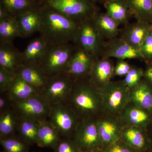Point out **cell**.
<instances>
[{
	"label": "cell",
	"mask_w": 152,
	"mask_h": 152,
	"mask_svg": "<svg viewBox=\"0 0 152 152\" xmlns=\"http://www.w3.org/2000/svg\"><path fill=\"white\" fill-rule=\"evenodd\" d=\"M105 42L93 19H85L80 22L74 45L86 51L97 59L101 58Z\"/></svg>",
	"instance_id": "obj_6"
},
{
	"label": "cell",
	"mask_w": 152,
	"mask_h": 152,
	"mask_svg": "<svg viewBox=\"0 0 152 152\" xmlns=\"http://www.w3.org/2000/svg\"><path fill=\"white\" fill-rule=\"evenodd\" d=\"M53 152H82L73 139L64 138L60 140L53 149Z\"/></svg>",
	"instance_id": "obj_34"
},
{
	"label": "cell",
	"mask_w": 152,
	"mask_h": 152,
	"mask_svg": "<svg viewBox=\"0 0 152 152\" xmlns=\"http://www.w3.org/2000/svg\"><path fill=\"white\" fill-rule=\"evenodd\" d=\"M12 110H8L3 112L0 117V134L1 137L12 136L14 133L18 121Z\"/></svg>",
	"instance_id": "obj_31"
},
{
	"label": "cell",
	"mask_w": 152,
	"mask_h": 152,
	"mask_svg": "<svg viewBox=\"0 0 152 152\" xmlns=\"http://www.w3.org/2000/svg\"><path fill=\"white\" fill-rule=\"evenodd\" d=\"M42 5L79 22L93 19L99 12L96 4L92 0H44Z\"/></svg>",
	"instance_id": "obj_4"
},
{
	"label": "cell",
	"mask_w": 152,
	"mask_h": 152,
	"mask_svg": "<svg viewBox=\"0 0 152 152\" xmlns=\"http://www.w3.org/2000/svg\"><path fill=\"white\" fill-rule=\"evenodd\" d=\"M12 17L14 16L2 6L0 5V22Z\"/></svg>",
	"instance_id": "obj_40"
},
{
	"label": "cell",
	"mask_w": 152,
	"mask_h": 152,
	"mask_svg": "<svg viewBox=\"0 0 152 152\" xmlns=\"http://www.w3.org/2000/svg\"><path fill=\"white\" fill-rule=\"evenodd\" d=\"M40 7L17 17L20 37H28L39 32L42 23Z\"/></svg>",
	"instance_id": "obj_18"
},
{
	"label": "cell",
	"mask_w": 152,
	"mask_h": 152,
	"mask_svg": "<svg viewBox=\"0 0 152 152\" xmlns=\"http://www.w3.org/2000/svg\"><path fill=\"white\" fill-rule=\"evenodd\" d=\"M106 13L124 26L129 23L133 17L126 0H109L104 4Z\"/></svg>",
	"instance_id": "obj_25"
},
{
	"label": "cell",
	"mask_w": 152,
	"mask_h": 152,
	"mask_svg": "<svg viewBox=\"0 0 152 152\" xmlns=\"http://www.w3.org/2000/svg\"><path fill=\"white\" fill-rule=\"evenodd\" d=\"M48 45L46 40L41 36L33 39L22 53L23 64L39 65Z\"/></svg>",
	"instance_id": "obj_21"
},
{
	"label": "cell",
	"mask_w": 152,
	"mask_h": 152,
	"mask_svg": "<svg viewBox=\"0 0 152 152\" xmlns=\"http://www.w3.org/2000/svg\"><path fill=\"white\" fill-rule=\"evenodd\" d=\"M75 46L65 72L75 80L88 78L96 60L86 51Z\"/></svg>",
	"instance_id": "obj_12"
},
{
	"label": "cell",
	"mask_w": 152,
	"mask_h": 152,
	"mask_svg": "<svg viewBox=\"0 0 152 152\" xmlns=\"http://www.w3.org/2000/svg\"><path fill=\"white\" fill-rule=\"evenodd\" d=\"M42 23L39 32L49 45L73 44L78 31L80 22L66 16L42 5Z\"/></svg>",
	"instance_id": "obj_1"
},
{
	"label": "cell",
	"mask_w": 152,
	"mask_h": 152,
	"mask_svg": "<svg viewBox=\"0 0 152 152\" xmlns=\"http://www.w3.org/2000/svg\"><path fill=\"white\" fill-rule=\"evenodd\" d=\"M0 5L15 18L42 5L35 0H0Z\"/></svg>",
	"instance_id": "obj_28"
},
{
	"label": "cell",
	"mask_w": 152,
	"mask_h": 152,
	"mask_svg": "<svg viewBox=\"0 0 152 152\" xmlns=\"http://www.w3.org/2000/svg\"><path fill=\"white\" fill-rule=\"evenodd\" d=\"M148 152H152V151H149Z\"/></svg>",
	"instance_id": "obj_47"
},
{
	"label": "cell",
	"mask_w": 152,
	"mask_h": 152,
	"mask_svg": "<svg viewBox=\"0 0 152 152\" xmlns=\"http://www.w3.org/2000/svg\"><path fill=\"white\" fill-rule=\"evenodd\" d=\"M75 45L73 43L49 45L39 64L47 77L65 72Z\"/></svg>",
	"instance_id": "obj_3"
},
{
	"label": "cell",
	"mask_w": 152,
	"mask_h": 152,
	"mask_svg": "<svg viewBox=\"0 0 152 152\" xmlns=\"http://www.w3.org/2000/svg\"><path fill=\"white\" fill-rule=\"evenodd\" d=\"M35 1H37L38 3L40 4H42V3L43 1L44 0H35Z\"/></svg>",
	"instance_id": "obj_46"
},
{
	"label": "cell",
	"mask_w": 152,
	"mask_h": 152,
	"mask_svg": "<svg viewBox=\"0 0 152 152\" xmlns=\"http://www.w3.org/2000/svg\"><path fill=\"white\" fill-rule=\"evenodd\" d=\"M20 37L16 18L12 17L0 22V43H12Z\"/></svg>",
	"instance_id": "obj_30"
},
{
	"label": "cell",
	"mask_w": 152,
	"mask_h": 152,
	"mask_svg": "<svg viewBox=\"0 0 152 152\" xmlns=\"http://www.w3.org/2000/svg\"><path fill=\"white\" fill-rule=\"evenodd\" d=\"M129 103L152 113V86L143 78L135 88L130 90Z\"/></svg>",
	"instance_id": "obj_19"
},
{
	"label": "cell",
	"mask_w": 152,
	"mask_h": 152,
	"mask_svg": "<svg viewBox=\"0 0 152 152\" xmlns=\"http://www.w3.org/2000/svg\"><path fill=\"white\" fill-rule=\"evenodd\" d=\"M119 116L124 127H138L147 131L152 124V113L130 103Z\"/></svg>",
	"instance_id": "obj_15"
},
{
	"label": "cell",
	"mask_w": 152,
	"mask_h": 152,
	"mask_svg": "<svg viewBox=\"0 0 152 152\" xmlns=\"http://www.w3.org/2000/svg\"><path fill=\"white\" fill-rule=\"evenodd\" d=\"M7 105V101L3 97H1L0 98V110L1 111H3Z\"/></svg>",
	"instance_id": "obj_42"
},
{
	"label": "cell",
	"mask_w": 152,
	"mask_h": 152,
	"mask_svg": "<svg viewBox=\"0 0 152 152\" xmlns=\"http://www.w3.org/2000/svg\"><path fill=\"white\" fill-rule=\"evenodd\" d=\"M101 57L143 61L140 50L133 48L119 37L106 41Z\"/></svg>",
	"instance_id": "obj_13"
},
{
	"label": "cell",
	"mask_w": 152,
	"mask_h": 152,
	"mask_svg": "<svg viewBox=\"0 0 152 152\" xmlns=\"http://www.w3.org/2000/svg\"><path fill=\"white\" fill-rule=\"evenodd\" d=\"M92 1L95 3H96V4L99 3V4H104L106 2L109 1V0H92Z\"/></svg>",
	"instance_id": "obj_43"
},
{
	"label": "cell",
	"mask_w": 152,
	"mask_h": 152,
	"mask_svg": "<svg viewBox=\"0 0 152 152\" xmlns=\"http://www.w3.org/2000/svg\"><path fill=\"white\" fill-rule=\"evenodd\" d=\"M144 69L142 68L132 66V69L124 77L123 81L130 90L138 86L143 78Z\"/></svg>",
	"instance_id": "obj_33"
},
{
	"label": "cell",
	"mask_w": 152,
	"mask_h": 152,
	"mask_svg": "<svg viewBox=\"0 0 152 152\" xmlns=\"http://www.w3.org/2000/svg\"><path fill=\"white\" fill-rule=\"evenodd\" d=\"M7 92L9 99L13 103L40 94L38 90L28 83L17 74Z\"/></svg>",
	"instance_id": "obj_22"
},
{
	"label": "cell",
	"mask_w": 152,
	"mask_h": 152,
	"mask_svg": "<svg viewBox=\"0 0 152 152\" xmlns=\"http://www.w3.org/2000/svg\"><path fill=\"white\" fill-rule=\"evenodd\" d=\"M48 118L61 136L72 139L81 120L68 102L50 106Z\"/></svg>",
	"instance_id": "obj_5"
},
{
	"label": "cell",
	"mask_w": 152,
	"mask_h": 152,
	"mask_svg": "<svg viewBox=\"0 0 152 152\" xmlns=\"http://www.w3.org/2000/svg\"><path fill=\"white\" fill-rule=\"evenodd\" d=\"M151 24L137 21L129 23L120 29V38L133 48L140 50L142 44L149 34Z\"/></svg>",
	"instance_id": "obj_16"
},
{
	"label": "cell",
	"mask_w": 152,
	"mask_h": 152,
	"mask_svg": "<svg viewBox=\"0 0 152 152\" xmlns=\"http://www.w3.org/2000/svg\"><path fill=\"white\" fill-rule=\"evenodd\" d=\"M143 79L152 86V64L146 65L144 69Z\"/></svg>",
	"instance_id": "obj_39"
},
{
	"label": "cell",
	"mask_w": 152,
	"mask_h": 152,
	"mask_svg": "<svg viewBox=\"0 0 152 152\" xmlns=\"http://www.w3.org/2000/svg\"><path fill=\"white\" fill-rule=\"evenodd\" d=\"M96 122L100 149L121 138L124 126L119 116L104 113L96 119Z\"/></svg>",
	"instance_id": "obj_9"
},
{
	"label": "cell",
	"mask_w": 152,
	"mask_h": 152,
	"mask_svg": "<svg viewBox=\"0 0 152 152\" xmlns=\"http://www.w3.org/2000/svg\"><path fill=\"white\" fill-rule=\"evenodd\" d=\"M59 131L49 121L40 122L38 130L37 145L42 148L54 149L60 141Z\"/></svg>",
	"instance_id": "obj_26"
},
{
	"label": "cell",
	"mask_w": 152,
	"mask_h": 152,
	"mask_svg": "<svg viewBox=\"0 0 152 152\" xmlns=\"http://www.w3.org/2000/svg\"><path fill=\"white\" fill-rule=\"evenodd\" d=\"M133 17L137 21L152 24V0H126Z\"/></svg>",
	"instance_id": "obj_27"
},
{
	"label": "cell",
	"mask_w": 152,
	"mask_h": 152,
	"mask_svg": "<svg viewBox=\"0 0 152 152\" xmlns=\"http://www.w3.org/2000/svg\"><path fill=\"white\" fill-rule=\"evenodd\" d=\"M72 139L82 151L100 149L96 119L81 120Z\"/></svg>",
	"instance_id": "obj_11"
},
{
	"label": "cell",
	"mask_w": 152,
	"mask_h": 152,
	"mask_svg": "<svg viewBox=\"0 0 152 152\" xmlns=\"http://www.w3.org/2000/svg\"><path fill=\"white\" fill-rule=\"evenodd\" d=\"M94 23L99 32L105 40L118 37L119 23L106 13L99 12L93 18Z\"/></svg>",
	"instance_id": "obj_24"
},
{
	"label": "cell",
	"mask_w": 152,
	"mask_h": 152,
	"mask_svg": "<svg viewBox=\"0 0 152 152\" xmlns=\"http://www.w3.org/2000/svg\"><path fill=\"white\" fill-rule=\"evenodd\" d=\"M18 126L21 138L30 145L37 144L40 122L27 118L19 117Z\"/></svg>",
	"instance_id": "obj_29"
},
{
	"label": "cell",
	"mask_w": 152,
	"mask_h": 152,
	"mask_svg": "<svg viewBox=\"0 0 152 152\" xmlns=\"http://www.w3.org/2000/svg\"><path fill=\"white\" fill-rule=\"evenodd\" d=\"M140 52L146 65L152 64V36L149 34L142 44Z\"/></svg>",
	"instance_id": "obj_36"
},
{
	"label": "cell",
	"mask_w": 152,
	"mask_h": 152,
	"mask_svg": "<svg viewBox=\"0 0 152 152\" xmlns=\"http://www.w3.org/2000/svg\"><path fill=\"white\" fill-rule=\"evenodd\" d=\"M101 150L102 152H140L128 145L121 139L105 148Z\"/></svg>",
	"instance_id": "obj_37"
},
{
	"label": "cell",
	"mask_w": 152,
	"mask_h": 152,
	"mask_svg": "<svg viewBox=\"0 0 152 152\" xmlns=\"http://www.w3.org/2000/svg\"><path fill=\"white\" fill-rule=\"evenodd\" d=\"M16 74L0 66V91H7Z\"/></svg>",
	"instance_id": "obj_35"
},
{
	"label": "cell",
	"mask_w": 152,
	"mask_h": 152,
	"mask_svg": "<svg viewBox=\"0 0 152 152\" xmlns=\"http://www.w3.org/2000/svg\"><path fill=\"white\" fill-rule=\"evenodd\" d=\"M132 67V66L125 60L118 59L114 66V77H125Z\"/></svg>",
	"instance_id": "obj_38"
},
{
	"label": "cell",
	"mask_w": 152,
	"mask_h": 152,
	"mask_svg": "<svg viewBox=\"0 0 152 152\" xmlns=\"http://www.w3.org/2000/svg\"><path fill=\"white\" fill-rule=\"evenodd\" d=\"M100 90L104 113L119 116L123 109L129 103L130 89L123 80L111 81Z\"/></svg>",
	"instance_id": "obj_7"
},
{
	"label": "cell",
	"mask_w": 152,
	"mask_h": 152,
	"mask_svg": "<svg viewBox=\"0 0 152 152\" xmlns=\"http://www.w3.org/2000/svg\"><path fill=\"white\" fill-rule=\"evenodd\" d=\"M82 152H102L100 149H93L91 150H88V151H83Z\"/></svg>",
	"instance_id": "obj_44"
},
{
	"label": "cell",
	"mask_w": 152,
	"mask_h": 152,
	"mask_svg": "<svg viewBox=\"0 0 152 152\" xmlns=\"http://www.w3.org/2000/svg\"><path fill=\"white\" fill-rule=\"evenodd\" d=\"M74 82L65 73L48 77L40 96L50 106L67 102Z\"/></svg>",
	"instance_id": "obj_8"
},
{
	"label": "cell",
	"mask_w": 152,
	"mask_h": 152,
	"mask_svg": "<svg viewBox=\"0 0 152 152\" xmlns=\"http://www.w3.org/2000/svg\"><path fill=\"white\" fill-rule=\"evenodd\" d=\"M16 113L18 117L27 118L42 122L49 118L50 106L39 95L32 96L14 103Z\"/></svg>",
	"instance_id": "obj_10"
},
{
	"label": "cell",
	"mask_w": 152,
	"mask_h": 152,
	"mask_svg": "<svg viewBox=\"0 0 152 152\" xmlns=\"http://www.w3.org/2000/svg\"><path fill=\"white\" fill-rule=\"evenodd\" d=\"M67 102L81 120L96 119L104 113L101 90L88 77L75 80Z\"/></svg>",
	"instance_id": "obj_2"
},
{
	"label": "cell",
	"mask_w": 152,
	"mask_h": 152,
	"mask_svg": "<svg viewBox=\"0 0 152 152\" xmlns=\"http://www.w3.org/2000/svg\"><path fill=\"white\" fill-rule=\"evenodd\" d=\"M16 73L40 93L48 79V77L37 65L22 64L18 67Z\"/></svg>",
	"instance_id": "obj_20"
},
{
	"label": "cell",
	"mask_w": 152,
	"mask_h": 152,
	"mask_svg": "<svg viewBox=\"0 0 152 152\" xmlns=\"http://www.w3.org/2000/svg\"><path fill=\"white\" fill-rule=\"evenodd\" d=\"M149 34L152 36V24H151V27H150Z\"/></svg>",
	"instance_id": "obj_45"
},
{
	"label": "cell",
	"mask_w": 152,
	"mask_h": 152,
	"mask_svg": "<svg viewBox=\"0 0 152 152\" xmlns=\"http://www.w3.org/2000/svg\"><path fill=\"white\" fill-rule=\"evenodd\" d=\"M115 64L110 58L101 57L95 60L88 79L101 89L111 81L114 77Z\"/></svg>",
	"instance_id": "obj_14"
},
{
	"label": "cell",
	"mask_w": 152,
	"mask_h": 152,
	"mask_svg": "<svg viewBox=\"0 0 152 152\" xmlns=\"http://www.w3.org/2000/svg\"><path fill=\"white\" fill-rule=\"evenodd\" d=\"M147 133L149 139L151 150L152 151V124L147 130Z\"/></svg>",
	"instance_id": "obj_41"
},
{
	"label": "cell",
	"mask_w": 152,
	"mask_h": 152,
	"mask_svg": "<svg viewBox=\"0 0 152 152\" xmlns=\"http://www.w3.org/2000/svg\"><path fill=\"white\" fill-rule=\"evenodd\" d=\"M22 64V53L14 46L12 43H0L1 66L16 73Z\"/></svg>",
	"instance_id": "obj_23"
},
{
	"label": "cell",
	"mask_w": 152,
	"mask_h": 152,
	"mask_svg": "<svg viewBox=\"0 0 152 152\" xmlns=\"http://www.w3.org/2000/svg\"><path fill=\"white\" fill-rule=\"evenodd\" d=\"M0 142L4 152H29L30 145L21 138L12 136L1 138Z\"/></svg>",
	"instance_id": "obj_32"
},
{
	"label": "cell",
	"mask_w": 152,
	"mask_h": 152,
	"mask_svg": "<svg viewBox=\"0 0 152 152\" xmlns=\"http://www.w3.org/2000/svg\"><path fill=\"white\" fill-rule=\"evenodd\" d=\"M120 139L128 145L139 151L148 152L151 151L147 131L142 128L131 126L124 127Z\"/></svg>",
	"instance_id": "obj_17"
}]
</instances>
